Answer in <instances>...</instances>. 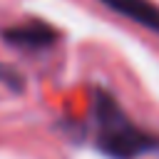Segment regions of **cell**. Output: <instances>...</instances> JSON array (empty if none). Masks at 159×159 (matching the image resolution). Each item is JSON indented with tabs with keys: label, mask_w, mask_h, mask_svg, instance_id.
<instances>
[{
	"label": "cell",
	"mask_w": 159,
	"mask_h": 159,
	"mask_svg": "<svg viewBox=\"0 0 159 159\" xmlns=\"http://www.w3.org/2000/svg\"><path fill=\"white\" fill-rule=\"evenodd\" d=\"M92 109L97 122V147L109 159H137L159 149V139L139 129L109 92L97 89Z\"/></svg>",
	"instance_id": "6da1fadb"
},
{
	"label": "cell",
	"mask_w": 159,
	"mask_h": 159,
	"mask_svg": "<svg viewBox=\"0 0 159 159\" xmlns=\"http://www.w3.org/2000/svg\"><path fill=\"white\" fill-rule=\"evenodd\" d=\"M2 40L12 47H22V50H45V47H52L60 40V35L52 25H47L42 20H30V22L5 27Z\"/></svg>",
	"instance_id": "7a4b0ae2"
},
{
	"label": "cell",
	"mask_w": 159,
	"mask_h": 159,
	"mask_svg": "<svg viewBox=\"0 0 159 159\" xmlns=\"http://www.w3.org/2000/svg\"><path fill=\"white\" fill-rule=\"evenodd\" d=\"M99 2L109 10H114L117 15L159 35V5L157 2H152V0H99Z\"/></svg>",
	"instance_id": "3957f363"
},
{
	"label": "cell",
	"mask_w": 159,
	"mask_h": 159,
	"mask_svg": "<svg viewBox=\"0 0 159 159\" xmlns=\"http://www.w3.org/2000/svg\"><path fill=\"white\" fill-rule=\"evenodd\" d=\"M0 82L10 84L12 89H20L22 87V77H17V72H12L10 67H5L2 62H0Z\"/></svg>",
	"instance_id": "277c9868"
}]
</instances>
